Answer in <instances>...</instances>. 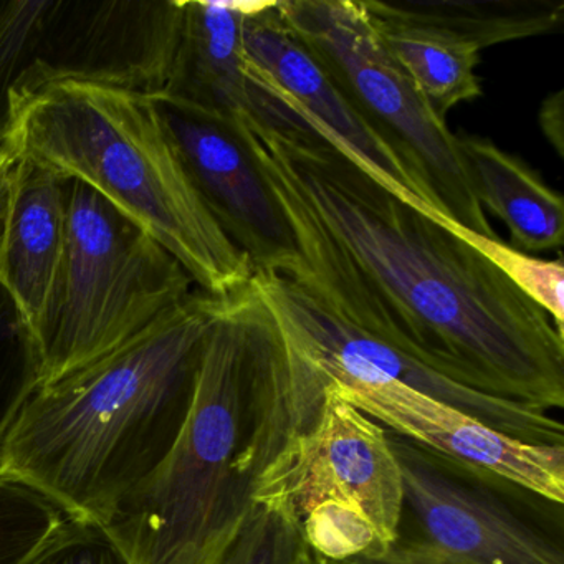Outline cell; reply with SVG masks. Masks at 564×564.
<instances>
[{
  "label": "cell",
  "mask_w": 564,
  "mask_h": 564,
  "mask_svg": "<svg viewBox=\"0 0 564 564\" xmlns=\"http://www.w3.org/2000/svg\"><path fill=\"white\" fill-rule=\"evenodd\" d=\"M234 123L289 223L296 262L286 280L458 384L564 408V335L470 243L285 107Z\"/></svg>",
  "instance_id": "1"
},
{
  "label": "cell",
  "mask_w": 564,
  "mask_h": 564,
  "mask_svg": "<svg viewBox=\"0 0 564 564\" xmlns=\"http://www.w3.org/2000/svg\"><path fill=\"white\" fill-rule=\"evenodd\" d=\"M295 429L285 336L256 282L224 296L183 429L104 527L133 564H210Z\"/></svg>",
  "instance_id": "2"
},
{
  "label": "cell",
  "mask_w": 564,
  "mask_h": 564,
  "mask_svg": "<svg viewBox=\"0 0 564 564\" xmlns=\"http://www.w3.org/2000/svg\"><path fill=\"white\" fill-rule=\"evenodd\" d=\"M220 303L196 290L120 348L39 384L0 447V478L104 524L173 448Z\"/></svg>",
  "instance_id": "3"
},
{
  "label": "cell",
  "mask_w": 564,
  "mask_h": 564,
  "mask_svg": "<svg viewBox=\"0 0 564 564\" xmlns=\"http://www.w3.org/2000/svg\"><path fill=\"white\" fill-rule=\"evenodd\" d=\"M11 147L80 181L163 246L207 295H234L256 276L187 177L143 91L58 82L21 105Z\"/></svg>",
  "instance_id": "4"
},
{
  "label": "cell",
  "mask_w": 564,
  "mask_h": 564,
  "mask_svg": "<svg viewBox=\"0 0 564 564\" xmlns=\"http://www.w3.org/2000/svg\"><path fill=\"white\" fill-rule=\"evenodd\" d=\"M181 263L87 184L67 177V243L34 336L42 382L120 348L189 299Z\"/></svg>",
  "instance_id": "5"
},
{
  "label": "cell",
  "mask_w": 564,
  "mask_h": 564,
  "mask_svg": "<svg viewBox=\"0 0 564 564\" xmlns=\"http://www.w3.org/2000/svg\"><path fill=\"white\" fill-rule=\"evenodd\" d=\"M253 500L282 508L319 563L382 556L404 514L391 435L325 386L318 408L260 475Z\"/></svg>",
  "instance_id": "6"
},
{
  "label": "cell",
  "mask_w": 564,
  "mask_h": 564,
  "mask_svg": "<svg viewBox=\"0 0 564 564\" xmlns=\"http://www.w3.org/2000/svg\"><path fill=\"white\" fill-rule=\"evenodd\" d=\"M180 21L181 0H0V151L48 85L163 90Z\"/></svg>",
  "instance_id": "7"
},
{
  "label": "cell",
  "mask_w": 564,
  "mask_h": 564,
  "mask_svg": "<svg viewBox=\"0 0 564 564\" xmlns=\"http://www.w3.org/2000/svg\"><path fill=\"white\" fill-rule=\"evenodd\" d=\"M276 9L444 216L470 232L497 237L471 191L457 134L389 54L362 0H276Z\"/></svg>",
  "instance_id": "8"
},
{
  "label": "cell",
  "mask_w": 564,
  "mask_h": 564,
  "mask_svg": "<svg viewBox=\"0 0 564 564\" xmlns=\"http://www.w3.org/2000/svg\"><path fill=\"white\" fill-rule=\"evenodd\" d=\"M253 282L319 389L326 382L398 381L521 441L564 445L563 424L550 411L495 398L445 378L401 349L329 315L285 276L259 272Z\"/></svg>",
  "instance_id": "9"
},
{
  "label": "cell",
  "mask_w": 564,
  "mask_h": 564,
  "mask_svg": "<svg viewBox=\"0 0 564 564\" xmlns=\"http://www.w3.org/2000/svg\"><path fill=\"white\" fill-rule=\"evenodd\" d=\"M414 533L382 556L345 564H564L563 551L490 491L391 435Z\"/></svg>",
  "instance_id": "10"
},
{
  "label": "cell",
  "mask_w": 564,
  "mask_h": 564,
  "mask_svg": "<svg viewBox=\"0 0 564 564\" xmlns=\"http://www.w3.org/2000/svg\"><path fill=\"white\" fill-rule=\"evenodd\" d=\"M243 47L247 74L257 90L292 111L402 203L445 226L454 224L293 34L276 9V0H265L259 11L247 18Z\"/></svg>",
  "instance_id": "11"
},
{
  "label": "cell",
  "mask_w": 564,
  "mask_h": 564,
  "mask_svg": "<svg viewBox=\"0 0 564 564\" xmlns=\"http://www.w3.org/2000/svg\"><path fill=\"white\" fill-rule=\"evenodd\" d=\"M194 189L256 273L285 276L295 242L236 123L156 91L147 94Z\"/></svg>",
  "instance_id": "12"
},
{
  "label": "cell",
  "mask_w": 564,
  "mask_h": 564,
  "mask_svg": "<svg viewBox=\"0 0 564 564\" xmlns=\"http://www.w3.org/2000/svg\"><path fill=\"white\" fill-rule=\"evenodd\" d=\"M392 435L481 477L564 501V445L531 444L398 381L326 382Z\"/></svg>",
  "instance_id": "13"
},
{
  "label": "cell",
  "mask_w": 564,
  "mask_h": 564,
  "mask_svg": "<svg viewBox=\"0 0 564 564\" xmlns=\"http://www.w3.org/2000/svg\"><path fill=\"white\" fill-rule=\"evenodd\" d=\"M265 0H181L176 47L161 94L234 120L257 110L243 29Z\"/></svg>",
  "instance_id": "14"
},
{
  "label": "cell",
  "mask_w": 564,
  "mask_h": 564,
  "mask_svg": "<svg viewBox=\"0 0 564 564\" xmlns=\"http://www.w3.org/2000/svg\"><path fill=\"white\" fill-rule=\"evenodd\" d=\"M67 243V177L19 156L0 285L31 335L51 305Z\"/></svg>",
  "instance_id": "15"
},
{
  "label": "cell",
  "mask_w": 564,
  "mask_h": 564,
  "mask_svg": "<svg viewBox=\"0 0 564 564\" xmlns=\"http://www.w3.org/2000/svg\"><path fill=\"white\" fill-rule=\"evenodd\" d=\"M458 150L481 209L507 226L511 247L521 252L560 249L564 200L538 171L484 137L457 134Z\"/></svg>",
  "instance_id": "16"
},
{
  "label": "cell",
  "mask_w": 564,
  "mask_h": 564,
  "mask_svg": "<svg viewBox=\"0 0 564 564\" xmlns=\"http://www.w3.org/2000/svg\"><path fill=\"white\" fill-rule=\"evenodd\" d=\"M368 14L451 32L478 48L560 31L563 0H362Z\"/></svg>",
  "instance_id": "17"
},
{
  "label": "cell",
  "mask_w": 564,
  "mask_h": 564,
  "mask_svg": "<svg viewBox=\"0 0 564 564\" xmlns=\"http://www.w3.org/2000/svg\"><path fill=\"white\" fill-rule=\"evenodd\" d=\"M368 15L389 54L438 118L445 120L452 108L481 97L477 45L442 29Z\"/></svg>",
  "instance_id": "18"
},
{
  "label": "cell",
  "mask_w": 564,
  "mask_h": 564,
  "mask_svg": "<svg viewBox=\"0 0 564 564\" xmlns=\"http://www.w3.org/2000/svg\"><path fill=\"white\" fill-rule=\"evenodd\" d=\"M448 230L470 243L508 282L540 306L554 328L564 335V265L563 260H543L513 249L498 237L470 232L458 224H447Z\"/></svg>",
  "instance_id": "19"
},
{
  "label": "cell",
  "mask_w": 564,
  "mask_h": 564,
  "mask_svg": "<svg viewBox=\"0 0 564 564\" xmlns=\"http://www.w3.org/2000/svg\"><path fill=\"white\" fill-rule=\"evenodd\" d=\"M210 564H316V557L282 508L253 500L239 530Z\"/></svg>",
  "instance_id": "20"
},
{
  "label": "cell",
  "mask_w": 564,
  "mask_h": 564,
  "mask_svg": "<svg viewBox=\"0 0 564 564\" xmlns=\"http://www.w3.org/2000/svg\"><path fill=\"white\" fill-rule=\"evenodd\" d=\"M41 379L34 341L11 296L0 285V447Z\"/></svg>",
  "instance_id": "21"
},
{
  "label": "cell",
  "mask_w": 564,
  "mask_h": 564,
  "mask_svg": "<svg viewBox=\"0 0 564 564\" xmlns=\"http://www.w3.org/2000/svg\"><path fill=\"white\" fill-rule=\"evenodd\" d=\"M64 514L18 481L0 478V564H24Z\"/></svg>",
  "instance_id": "22"
},
{
  "label": "cell",
  "mask_w": 564,
  "mask_h": 564,
  "mask_svg": "<svg viewBox=\"0 0 564 564\" xmlns=\"http://www.w3.org/2000/svg\"><path fill=\"white\" fill-rule=\"evenodd\" d=\"M24 564H133L97 521L64 517Z\"/></svg>",
  "instance_id": "23"
},
{
  "label": "cell",
  "mask_w": 564,
  "mask_h": 564,
  "mask_svg": "<svg viewBox=\"0 0 564 564\" xmlns=\"http://www.w3.org/2000/svg\"><path fill=\"white\" fill-rule=\"evenodd\" d=\"M19 154L12 148L0 151V275L8 246L9 223H11L12 200H14L15 173Z\"/></svg>",
  "instance_id": "24"
},
{
  "label": "cell",
  "mask_w": 564,
  "mask_h": 564,
  "mask_svg": "<svg viewBox=\"0 0 564 564\" xmlns=\"http://www.w3.org/2000/svg\"><path fill=\"white\" fill-rule=\"evenodd\" d=\"M538 124L557 158L564 156V91L557 90L541 101Z\"/></svg>",
  "instance_id": "25"
},
{
  "label": "cell",
  "mask_w": 564,
  "mask_h": 564,
  "mask_svg": "<svg viewBox=\"0 0 564 564\" xmlns=\"http://www.w3.org/2000/svg\"><path fill=\"white\" fill-rule=\"evenodd\" d=\"M316 564H323V563H319V561H318V560H316Z\"/></svg>",
  "instance_id": "26"
}]
</instances>
